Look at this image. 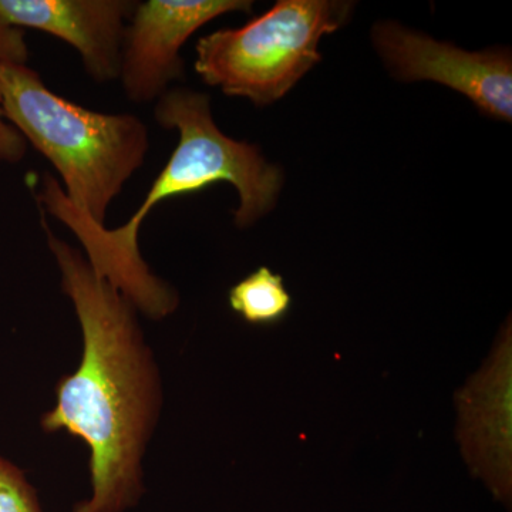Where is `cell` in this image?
Returning <instances> with one entry per match:
<instances>
[{
	"label": "cell",
	"mask_w": 512,
	"mask_h": 512,
	"mask_svg": "<svg viewBox=\"0 0 512 512\" xmlns=\"http://www.w3.org/2000/svg\"><path fill=\"white\" fill-rule=\"evenodd\" d=\"M136 2L128 0H0V20L63 40L77 50L97 83L119 79L126 22Z\"/></svg>",
	"instance_id": "cell-8"
},
{
	"label": "cell",
	"mask_w": 512,
	"mask_h": 512,
	"mask_svg": "<svg viewBox=\"0 0 512 512\" xmlns=\"http://www.w3.org/2000/svg\"><path fill=\"white\" fill-rule=\"evenodd\" d=\"M511 326L503 329L488 362L457 394L458 441L474 476L497 500L512 491Z\"/></svg>",
	"instance_id": "cell-7"
},
{
	"label": "cell",
	"mask_w": 512,
	"mask_h": 512,
	"mask_svg": "<svg viewBox=\"0 0 512 512\" xmlns=\"http://www.w3.org/2000/svg\"><path fill=\"white\" fill-rule=\"evenodd\" d=\"M154 114L161 127L177 130L180 140L126 224L114 229L97 224L74 207L59 180L49 174L43 177L39 200L47 214L73 232L100 278L119 289L137 311L160 320L173 315L180 299L141 256L138 234L150 212L170 198L228 183L239 195L235 225L248 228L275 207L284 174L278 165L266 161L259 147L222 133L207 94L183 87L168 89L157 100Z\"/></svg>",
	"instance_id": "cell-2"
},
{
	"label": "cell",
	"mask_w": 512,
	"mask_h": 512,
	"mask_svg": "<svg viewBox=\"0 0 512 512\" xmlns=\"http://www.w3.org/2000/svg\"><path fill=\"white\" fill-rule=\"evenodd\" d=\"M249 0H147L136 3L124 35L120 77L127 99L150 103L184 77L181 47L222 15L251 12Z\"/></svg>",
	"instance_id": "cell-6"
},
{
	"label": "cell",
	"mask_w": 512,
	"mask_h": 512,
	"mask_svg": "<svg viewBox=\"0 0 512 512\" xmlns=\"http://www.w3.org/2000/svg\"><path fill=\"white\" fill-rule=\"evenodd\" d=\"M0 512H43L23 471L0 457Z\"/></svg>",
	"instance_id": "cell-11"
},
{
	"label": "cell",
	"mask_w": 512,
	"mask_h": 512,
	"mask_svg": "<svg viewBox=\"0 0 512 512\" xmlns=\"http://www.w3.org/2000/svg\"><path fill=\"white\" fill-rule=\"evenodd\" d=\"M352 3L281 0L237 29L201 37L194 69L208 86L264 107L281 100L322 60L319 42L348 22Z\"/></svg>",
	"instance_id": "cell-4"
},
{
	"label": "cell",
	"mask_w": 512,
	"mask_h": 512,
	"mask_svg": "<svg viewBox=\"0 0 512 512\" xmlns=\"http://www.w3.org/2000/svg\"><path fill=\"white\" fill-rule=\"evenodd\" d=\"M29 47L25 32L0 20V64L28 63ZM28 143L20 136L0 110V163L16 164L26 156Z\"/></svg>",
	"instance_id": "cell-10"
},
{
	"label": "cell",
	"mask_w": 512,
	"mask_h": 512,
	"mask_svg": "<svg viewBox=\"0 0 512 512\" xmlns=\"http://www.w3.org/2000/svg\"><path fill=\"white\" fill-rule=\"evenodd\" d=\"M373 43L384 63L404 82L431 80L468 97L494 120L512 119V60L508 50L467 52L396 22H380Z\"/></svg>",
	"instance_id": "cell-5"
},
{
	"label": "cell",
	"mask_w": 512,
	"mask_h": 512,
	"mask_svg": "<svg viewBox=\"0 0 512 512\" xmlns=\"http://www.w3.org/2000/svg\"><path fill=\"white\" fill-rule=\"evenodd\" d=\"M0 110L55 167L74 207L104 225L111 202L146 161V124L64 99L28 63L0 64Z\"/></svg>",
	"instance_id": "cell-3"
},
{
	"label": "cell",
	"mask_w": 512,
	"mask_h": 512,
	"mask_svg": "<svg viewBox=\"0 0 512 512\" xmlns=\"http://www.w3.org/2000/svg\"><path fill=\"white\" fill-rule=\"evenodd\" d=\"M228 302L232 311L249 325L256 326L276 325L288 315L292 306L284 279L266 266L232 286Z\"/></svg>",
	"instance_id": "cell-9"
},
{
	"label": "cell",
	"mask_w": 512,
	"mask_h": 512,
	"mask_svg": "<svg viewBox=\"0 0 512 512\" xmlns=\"http://www.w3.org/2000/svg\"><path fill=\"white\" fill-rule=\"evenodd\" d=\"M42 222L83 333L80 365L60 379L42 427L67 431L90 448L93 494L74 512H123L143 494L141 461L163 404L160 373L136 306Z\"/></svg>",
	"instance_id": "cell-1"
}]
</instances>
